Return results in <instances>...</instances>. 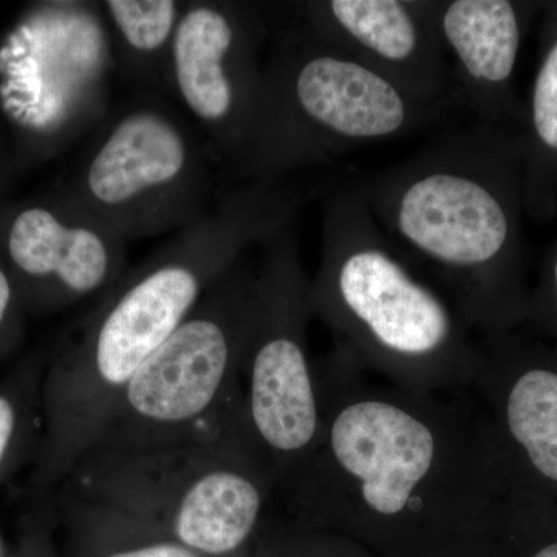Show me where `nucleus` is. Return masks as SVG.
Wrapping results in <instances>:
<instances>
[{"mask_svg": "<svg viewBox=\"0 0 557 557\" xmlns=\"http://www.w3.org/2000/svg\"><path fill=\"white\" fill-rule=\"evenodd\" d=\"M318 381L317 449L278 487L295 525L381 557H437L504 486V457L472 392L370 381L339 346Z\"/></svg>", "mask_w": 557, "mask_h": 557, "instance_id": "1", "label": "nucleus"}, {"mask_svg": "<svg viewBox=\"0 0 557 557\" xmlns=\"http://www.w3.org/2000/svg\"><path fill=\"white\" fill-rule=\"evenodd\" d=\"M307 201L295 178L228 186L207 218L175 233L104 293L78 338L44 373L35 491L67 480L132 376L237 260L299 219Z\"/></svg>", "mask_w": 557, "mask_h": 557, "instance_id": "2", "label": "nucleus"}, {"mask_svg": "<svg viewBox=\"0 0 557 557\" xmlns=\"http://www.w3.org/2000/svg\"><path fill=\"white\" fill-rule=\"evenodd\" d=\"M358 180L392 247L448 296L474 332L498 335L525 313L519 131L472 123Z\"/></svg>", "mask_w": 557, "mask_h": 557, "instance_id": "3", "label": "nucleus"}, {"mask_svg": "<svg viewBox=\"0 0 557 557\" xmlns=\"http://www.w3.org/2000/svg\"><path fill=\"white\" fill-rule=\"evenodd\" d=\"M319 197L322 244L309 282L311 317L370 375L423 394L471 392L474 330L392 247L359 180L322 183Z\"/></svg>", "mask_w": 557, "mask_h": 557, "instance_id": "4", "label": "nucleus"}, {"mask_svg": "<svg viewBox=\"0 0 557 557\" xmlns=\"http://www.w3.org/2000/svg\"><path fill=\"white\" fill-rule=\"evenodd\" d=\"M453 112L314 38L289 14L270 16L262 102L228 186L293 177L348 150L432 129Z\"/></svg>", "mask_w": 557, "mask_h": 557, "instance_id": "5", "label": "nucleus"}, {"mask_svg": "<svg viewBox=\"0 0 557 557\" xmlns=\"http://www.w3.org/2000/svg\"><path fill=\"white\" fill-rule=\"evenodd\" d=\"M65 482L201 557L239 555L258 542L277 479L247 424L244 394L215 423L152 448L94 449Z\"/></svg>", "mask_w": 557, "mask_h": 557, "instance_id": "6", "label": "nucleus"}, {"mask_svg": "<svg viewBox=\"0 0 557 557\" xmlns=\"http://www.w3.org/2000/svg\"><path fill=\"white\" fill-rule=\"evenodd\" d=\"M220 163L208 139L159 91L121 106L86 152L67 194L124 240L188 228L214 208Z\"/></svg>", "mask_w": 557, "mask_h": 557, "instance_id": "7", "label": "nucleus"}, {"mask_svg": "<svg viewBox=\"0 0 557 557\" xmlns=\"http://www.w3.org/2000/svg\"><path fill=\"white\" fill-rule=\"evenodd\" d=\"M256 269L251 249L209 289L132 376L90 450L168 445L215 423L230 409L242 395Z\"/></svg>", "mask_w": 557, "mask_h": 557, "instance_id": "8", "label": "nucleus"}, {"mask_svg": "<svg viewBox=\"0 0 557 557\" xmlns=\"http://www.w3.org/2000/svg\"><path fill=\"white\" fill-rule=\"evenodd\" d=\"M258 249L242 394L249 432L278 490L317 449L322 401L307 343L310 278L300 260L298 219Z\"/></svg>", "mask_w": 557, "mask_h": 557, "instance_id": "9", "label": "nucleus"}, {"mask_svg": "<svg viewBox=\"0 0 557 557\" xmlns=\"http://www.w3.org/2000/svg\"><path fill=\"white\" fill-rule=\"evenodd\" d=\"M270 14L242 2H185L164 90L218 156L225 177L247 149L262 102Z\"/></svg>", "mask_w": 557, "mask_h": 557, "instance_id": "10", "label": "nucleus"}, {"mask_svg": "<svg viewBox=\"0 0 557 557\" xmlns=\"http://www.w3.org/2000/svg\"><path fill=\"white\" fill-rule=\"evenodd\" d=\"M432 0H314L285 5L314 38L456 112Z\"/></svg>", "mask_w": 557, "mask_h": 557, "instance_id": "11", "label": "nucleus"}, {"mask_svg": "<svg viewBox=\"0 0 557 557\" xmlns=\"http://www.w3.org/2000/svg\"><path fill=\"white\" fill-rule=\"evenodd\" d=\"M5 247L21 284L50 306L106 293L126 273L127 242L69 197L58 208L17 212Z\"/></svg>", "mask_w": 557, "mask_h": 557, "instance_id": "12", "label": "nucleus"}, {"mask_svg": "<svg viewBox=\"0 0 557 557\" xmlns=\"http://www.w3.org/2000/svg\"><path fill=\"white\" fill-rule=\"evenodd\" d=\"M528 10L511 0H442L435 7L454 108L472 113L474 123L519 131L515 73Z\"/></svg>", "mask_w": 557, "mask_h": 557, "instance_id": "13", "label": "nucleus"}, {"mask_svg": "<svg viewBox=\"0 0 557 557\" xmlns=\"http://www.w3.org/2000/svg\"><path fill=\"white\" fill-rule=\"evenodd\" d=\"M471 392L493 409L494 434H504L536 478L557 486V369L512 361L496 335H483Z\"/></svg>", "mask_w": 557, "mask_h": 557, "instance_id": "14", "label": "nucleus"}, {"mask_svg": "<svg viewBox=\"0 0 557 557\" xmlns=\"http://www.w3.org/2000/svg\"><path fill=\"white\" fill-rule=\"evenodd\" d=\"M522 121L525 209L533 218H549L557 199V3L549 9L544 50Z\"/></svg>", "mask_w": 557, "mask_h": 557, "instance_id": "15", "label": "nucleus"}, {"mask_svg": "<svg viewBox=\"0 0 557 557\" xmlns=\"http://www.w3.org/2000/svg\"><path fill=\"white\" fill-rule=\"evenodd\" d=\"M65 520L81 557H201L119 508L69 493Z\"/></svg>", "mask_w": 557, "mask_h": 557, "instance_id": "16", "label": "nucleus"}, {"mask_svg": "<svg viewBox=\"0 0 557 557\" xmlns=\"http://www.w3.org/2000/svg\"><path fill=\"white\" fill-rule=\"evenodd\" d=\"M106 20L112 25L131 72L164 87L168 58L185 2L177 0H106Z\"/></svg>", "mask_w": 557, "mask_h": 557, "instance_id": "17", "label": "nucleus"}, {"mask_svg": "<svg viewBox=\"0 0 557 557\" xmlns=\"http://www.w3.org/2000/svg\"><path fill=\"white\" fill-rule=\"evenodd\" d=\"M42 379L38 368H30L0 383V486L25 458H35L38 450L42 435Z\"/></svg>", "mask_w": 557, "mask_h": 557, "instance_id": "18", "label": "nucleus"}, {"mask_svg": "<svg viewBox=\"0 0 557 557\" xmlns=\"http://www.w3.org/2000/svg\"><path fill=\"white\" fill-rule=\"evenodd\" d=\"M502 490L437 557H515L502 505ZM518 556L557 557V537L545 539Z\"/></svg>", "mask_w": 557, "mask_h": 557, "instance_id": "19", "label": "nucleus"}, {"mask_svg": "<svg viewBox=\"0 0 557 557\" xmlns=\"http://www.w3.org/2000/svg\"><path fill=\"white\" fill-rule=\"evenodd\" d=\"M255 549L258 557H381L354 539L298 525L260 534Z\"/></svg>", "mask_w": 557, "mask_h": 557, "instance_id": "20", "label": "nucleus"}, {"mask_svg": "<svg viewBox=\"0 0 557 557\" xmlns=\"http://www.w3.org/2000/svg\"><path fill=\"white\" fill-rule=\"evenodd\" d=\"M20 300L16 282L10 276L9 270L0 265V346L3 336L10 335L13 321L16 318V306Z\"/></svg>", "mask_w": 557, "mask_h": 557, "instance_id": "21", "label": "nucleus"}, {"mask_svg": "<svg viewBox=\"0 0 557 557\" xmlns=\"http://www.w3.org/2000/svg\"><path fill=\"white\" fill-rule=\"evenodd\" d=\"M228 557H258V555H256L255 545H252L251 548L245 549V552L239 553V555Z\"/></svg>", "mask_w": 557, "mask_h": 557, "instance_id": "22", "label": "nucleus"}, {"mask_svg": "<svg viewBox=\"0 0 557 557\" xmlns=\"http://www.w3.org/2000/svg\"><path fill=\"white\" fill-rule=\"evenodd\" d=\"M0 557H7L5 544H3L2 536H0Z\"/></svg>", "mask_w": 557, "mask_h": 557, "instance_id": "23", "label": "nucleus"}]
</instances>
